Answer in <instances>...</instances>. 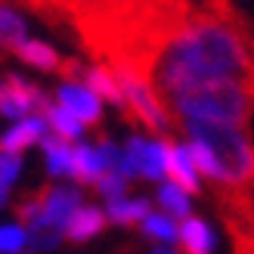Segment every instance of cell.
<instances>
[{
  "label": "cell",
  "mask_w": 254,
  "mask_h": 254,
  "mask_svg": "<svg viewBox=\"0 0 254 254\" xmlns=\"http://www.w3.org/2000/svg\"><path fill=\"white\" fill-rule=\"evenodd\" d=\"M211 81H245L251 87V56L236 19L195 9L161 50L149 87L168 106L177 93Z\"/></svg>",
  "instance_id": "obj_1"
},
{
  "label": "cell",
  "mask_w": 254,
  "mask_h": 254,
  "mask_svg": "<svg viewBox=\"0 0 254 254\" xmlns=\"http://www.w3.org/2000/svg\"><path fill=\"white\" fill-rule=\"evenodd\" d=\"M171 124L208 121L226 127H248L254 118V93L245 81H211L177 93L168 106Z\"/></svg>",
  "instance_id": "obj_2"
},
{
  "label": "cell",
  "mask_w": 254,
  "mask_h": 254,
  "mask_svg": "<svg viewBox=\"0 0 254 254\" xmlns=\"http://www.w3.org/2000/svg\"><path fill=\"white\" fill-rule=\"evenodd\" d=\"M186 139L201 143L220 168L223 183L217 189H251L254 186V146L242 127L208 124V121H177Z\"/></svg>",
  "instance_id": "obj_3"
},
{
  "label": "cell",
  "mask_w": 254,
  "mask_h": 254,
  "mask_svg": "<svg viewBox=\"0 0 254 254\" xmlns=\"http://www.w3.org/2000/svg\"><path fill=\"white\" fill-rule=\"evenodd\" d=\"M47 106H50V96L28 78H19V74L0 78V115L3 118L22 121V118H31L34 112H44Z\"/></svg>",
  "instance_id": "obj_4"
},
{
  "label": "cell",
  "mask_w": 254,
  "mask_h": 254,
  "mask_svg": "<svg viewBox=\"0 0 254 254\" xmlns=\"http://www.w3.org/2000/svg\"><path fill=\"white\" fill-rule=\"evenodd\" d=\"M214 201L226 233H245L254 242V186L251 189H214Z\"/></svg>",
  "instance_id": "obj_5"
},
{
  "label": "cell",
  "mask_w": 254,
  "mask_h": 254,
  "mask_svg": "<svg viewBox=\"0 0 254 254\" xmlns=\"http://www.w3.org/2000/svg\"><path fill=\"white\" fill-rule=\"evenodd\" d=\"M124 177H143V180H161L164 177V158H161V143L146 136H130L124 143Z\"/></svg>",
  "instance_id": "obj_6"
},
{
  "label": "cell",
  "mask_w": 254,
  "mask_h": 254,
  "mask_svg": "<svg viewBox=\"0 0 254 254\" xmlns=\"http://www.w3.org/2000/svg\"><path fill=\"white\" fill-rule=\"evenodd\" d=\"M161 158H164V174L171 177V183L177 189H183L186 195H198L201 192V183H198V174L192 168V161H189L186 149L177 146L171 136L161 139Z\"/></svg>",
  "instance_id": "obj_7"
},
{
  "label": "cell",
  "mask_w": 254,
  "mask_h": 254,
  "mask_svg": "<svg viewBox=\"0 0 254 254\" xmlns=\"http://www.w3.org/2000/svg\"><path fill=\"white\" fill-rule=\"evenodd\" d=\"M56 103L65 112H71L81 124H90V127L103 124V99L93 96L84 84H62L56 90Z\"/></svg>",
  "instance_id": "obj_8"
},
{
  "label": "cell",
  "mask_w": 254,
  "mask_h": 254,
  "mask_svg": "<svg viewBox=\"0 0 254 254\" xmlns=\"http://www.w3.org/2000/svg\"><path fill=\"white\" fill-rule=\"evenodd\" d=\"M50 133V127L44 118H22V121H12L9 130H3L0 136V152H12V155H22L25 149H31L34 143H41V139Z\"/></svg>",
  "instance_id": "obj_9"
},
{
  "label": "cell",
  "mask_w": 254,
  "mask_h": 254,
  "mask_svg": "<svg viewBox=\"0 0 254 254\" xmlns=\"http://www.w3.org/2000/svg\"><path fill=\"white\" fill-rule=\"evenodd\" d=\"M84 87H87L93 96L112 103V106L121 112V115H127L124 93H121V87H118V81H115V74H112L106 65H87V68H84Z\"/></svg>",
  "instance_id": "obj_10"
},
{
  "label": "cell",
  "mask_w": 254,
  "mask_h": 254,
  "mask_svg": "<svg viewBox=\"0 0 254 254\" xmlns=\"http://www.w3.org/2000/svg\"><path fill=\"white\" fill-rule=\"evenodd\" d=\"M177 242H180L183 254H211L214 251V233L201 217H186L177 226Z\"/></svg>",
  "instance_id": "obj_11"
},
{
  "label": "cell",
  "mask_w": 254,
  "mask_h": 254,
  "mask_svg": "<svg viewBox=\"0 0 254 254\" xmlns=\"http://www.w3.org/2000/svg\"><path fill=\"white\" fill-rule=\"evenodd\" d=\"M106 230V211H99L93 205H81L78 211L68 217L65 223V239H71V242H87V239H93Z\"/></svg>",
  "instance_id": "obj_12"
},
{
  "label": "cell",
  "mask_w": 254,
  "mask_h": 254,
  "mask_svg": "<svg viewBox=\"0 0 254 254\" xmlns=\"http://www.w3.org/2000/svg\"><path fill=\"white\" fill-rule=\"evenodd\" d=\"M71 161H74V180H78V183L96 186L99 180H103V174H109L106 171V161H103V155H99L96 146L74 143L71 146Z\"/></svg>",
  "instance_id": "obj_13"
},
{
  "label": "cell",
  "mask_w": 254,
  "mask_h": 254,
  "mask_svg": "<svg viewBox=\"0 0 254 254\" xmlns=\"http://www.w3.org/2000/svg\"><path fill=\"white\" fill-rule=\"evenodd\" d=\"M41 149H44V161H47L50 177H56V180H62V177H74L71 143H65V139H59L53 133H47L41 139Z\"/></svg>",
  "instance_id": "obj_14"
},
{
  "label": "cell",
  "mask_w": 254,
  "mask_h": 254,
  "mask_svg": "<svg viewBox=\"0 0 254 254\" xmlns=\"http://www.w3.org/2000/svg\"><path fill=\"white\" fill-rule=\"evenodd\" d=\"M12 56H19L25 65H31L37 71H59V65H62V56L53 47L44 44V41H31V37L12 50Z\"/></svg>",
  "instance_id": "obj_15"
},
{
  "label": "cell",
  "mask_w": 254,
  "mask_h": 254,
  "mask_svg": "<svg viewBox=\"0 0 254 254\" xmlns=\"http://www.w3.org/2000/svg\"><path fill=\"white\" fill-rule=\"evenodd\" d=\"M22 41H28V25H25L22 12L6 0H0V50L12 53Z\"/></svg>",
  "instance_id": "obj_16"
},
{
  "label": "cell",
  "mask_w": 254,
  "mask_h": 254,
  "mask_svg": "<svg viewBox=\"0 0 254 254\" xmlns=\"http://www.w3.org/2000/svg\"><path fill=\"white\" fill-rule=\"evenodd\" d=\"M152 214V205L146 198H115L106 205V220L118 223V226H133V223H143Z\"/></svg>",
  "instance_id": "obj_17"
},
{
  "label": "cell",
  "mask_w": 254,
  "mask_h": 254,
  "mask_svg": "<svg viewBox=\"0 0 254 254\" xmlns=\"http://www.w3.org/2000/svg\"><path fill=\"white\" fill-rule=\"evenodd\" d=\"M44 121L50 127V133L59 136V139H65V143H74V139H81V133H84V124L74 118L71 112L62 109L59 103H50L44 109Z\"/></svg>",
  "instance_id": "obj_18"
},
{
  "label": "cell",
  "mask_w": 254,
  "mask_h": 254,
  "mask_svg": "<svg viewBox=\"0 0 254 254\" xmlns=\"http://www.w3.org/2000/svg\"><path fill=\"white\" fill-rule=\"evenodd\" d=\"M158 205L164 208L168 217H177V220L192 217V201H189V195L183 192V189H177L174 183H164L158 189Z\"/></svg>",
  "instance_id": "obj_19"
},
{
  "label": "cell",
  "mask_w": 254,
  "mask_h": 254,
  "mask_svg": "<svg viewBox=\"0 0 254 254\" xmlns=\"http://www.w3.org/2000/svg\"><path fill=\"white\" fill-rule=\"evenodd\" d=\"M139 233L146 239H155V242H174L177 239V223L168 214H149V217L139 223Z\"/></svg>",
  "instance_id": "obj_20"
},
{
  "label": "cell",
  "mask_w": 254,
  "mask_h": 254,
  "mask_svg": "<svg viewBox=\"0 0 254 254\" xmlns=\"http://www.w3.org/2000/svg\"><path fill=\"white\" fill-rule=\"evenodd\" d=\"M22 174V155H12V152H0V208L6 205V195L12 183L19 180Z\"/></svg>",
  "instance_id": "obj_21"
},
{
  "label": "cell",
  "mask_w": 254,
  "mask_h": 254,
  "mask_svg": "<svg viewBox=\"0 0 254 254\" xmlns=\"http://www.w3.org/2000/svg\"><path fill=\"white\" fill-rule=\"evenodd\" d=\"M28 245V236L19 223H0V254H19Z\"/></svg>",
  "instance_id": "obj_22"
},
{
  "label": "cell",
  "mask_w": 254,
  "mask_h": 254,
  "mask_svg": "<svg viewBox=\"0 0 254 254\" xmlns=\"http://www.w3.org/2000/svg\"><path fill=\"white\" fill-rule=\"evenodd\" d=\"M96 189H99V195H106V201L124 198V192H127V177L109 171V174H103V180L96 183Z\"/></svg>",
  "instance_id": "obj_23"
},
{
  "label": "cell",
  "mask_w": 254,
  "mask_h": 254,
  "mask_svg": "<svg viewBox=\"0 0 254 254\" xmlns=\"http://www.w3.org/2000/svg\"><path fill=\"white\" fill-rule=\"evenodd\" d=\"M230 242H233V254H254V242H251L245 233L230 230Z\"/></svg>",
  "instance_id": "obj_24"
},
{
  "label": "cell",
  "mask_w": 254,
  "mask_h": 254,
  "mask_svg": "<svg viewBox=\"0 0 254 254\" xmlns=\"http://www.w3.org/2000/svg\"><path fill=\"white\" fill-rule=\"evenodd\" d=\"M22 3H28L31 9H37L41 16H50V19H59V12L53 6V0H22Z\"/></svg>",
  "instance_id": "obj_25"
},
{
  "label": "cell",
  "mask_w": 254,
  "mask_h": 254,
  "mask_svg": "<svg viewBox=\"0 0 254 254\" xmlns=\"http://www.w3.org/2000/svg\"><path fill=\"white\" fill-rule=\"evenodd\" d=\"M152 254H177V251H171L168 245H155V248H152Z\"/></svg>",
  "instance_id": "obj_26"
},
{
  "label": "cell",
  "mask_w": 254,
  "mask_h": 254,
  "mask_svg": "<svg viewBox=\"0 0 254 254\" xmlns=\"http://www.w3.org/2000/svg\"><path fill=\"white\" fill-rule=\"evenodd\" d=\"M118 254H136V251H133V248H121Z\"/></svg>",
  "instance_id": "obj_27"
},
{
  "label": "cell",
  "mask_w": 254,
  "mask_h": 254,
  "mask_svg": "<svg viewBox=\"0 0 254 254\" xmlns=\"http://www.w3.org/2000/svg\"><path fill=\"white\" fill-rule=\"evenodd\" d=\"M251 93H254V78H251Z\"/></svg>",
  "instance_id": "obj_28"
}]
</instances>
